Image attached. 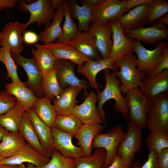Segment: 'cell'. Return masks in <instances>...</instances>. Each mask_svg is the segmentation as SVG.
<instances>
[{
  "mask_svg": "<svg viewBox=\"0 0 168 168\" xmlns=\"http://www.w3.org/2000/svg\"><path fill=\"white\" fill-rule=\"evenodd\" d=\"M105 86L102 91L96 90L98 103L97 107L98 111L104 123L106 125L105 114L103 110L104 104L111 99L115 100L114 108L117 112L120 113L123 118L128 120V109L125 99L123 96L120 89L121 82L117 78L114 71H110L109 69L103 70Z\"/></svg>",
  "mask_w": 168,
  "mask_h": 168,
  "instance_id": "6da1fadb",
  "label": "cell"
},
{
  "mask_svg": "<svg viewBox=\"0 0 168 168\" xmlns=\"http://www.w3.org/2000/svg\"><path fill=\"white\" fill-rule=\"evenodd\" d=\"M136 56L132 54L128 57L118 60L114 65L119 70L114 71L121 82L120 89L125 94L128 91L140 86L142 79L146 76L143 72H139L136 68Z\"/></svg>",
  "mask_w": 168,
  "mask_h": 168,
  "instance_id": "7a4b0ae2",
  "label": "cell"
},
{
  "mask_svg": "<svg viewBox=\"0 0 168 168\" xmlns=\"http://www.w3.org/2000/svg\"><path fill=\"white\" fill-rule=\"evenodd\" d=\"M146 126L150 132L168 135V93L161 94L151 100Z\"/></svg>",
  "mask_w": 168,
  "mask_h": 168,
  "instance_id": "3957f363",
  "label": "cell"
},
{
  "mask_svg": "<svg viewBox=\"0 0 168 168\" xmlns=\"http://www.w3.org/2000/svg\"><path fill=\"white\" fill-rule=\"evenodd\" d=\"M50 0H38L31 3H27L25 0L18 1L17 4L19 9L21 12H28L30 16L28 21L22 23L21 29L23 34L26 31L27 27L32 23L36 22L37 26L44 24L45 27L50 24L55 12L52 8Z\"/></svg>",
  "mask_w": 168,
  "mask_h": 168,
  "instance_id": "277c9868",
  "label": "cell"
},
{
  "mask_svg": "<svg viewBox=\"0 0 168 168\" xmlns=\"http://www.w3.org/2000/svg\"><path fill=\"white\" fill-rule=\"evenodd\" d=\"M128 109V120L142 129L146 127V118L151 100L147 98L138 87L127 91L124 96Z\"/></svg>",
  "mask_w": 168,
  "mask_h": 168,
  "instance_id": "5b68a950",
  "label": "cell"
},
{
  "mask_svg": "<svg viewBox=\"0 0 168 168\" xmlns=\"http://www.w3.org/2000/svg\"><path fill=\"white\" fill-rule=\"evenodd\" d=\"M142 129L131 122L127 124L126 135L117 148V155L125 165L132 166L136 153L142 146Z\"/></svg>",
  "mask_w": 168,
  "mask_h": 168,
  "instance_id": "8992f818",
  "label": "cell"
},
{
  "mask_svg": "<svg viewBox=\"0 0 168 168\" xmlns=\"http://www.w3.org/2000/svg\"><path fill=\"white\" fill-rule=\"evenodd\" d=\"M126 135L120 125L114 127L106 133H100L94 137L92 148H103L106 151V156L102 168H105L113 162L117 155L118 147Z\"/></svg>",
  "mask_w": 168,
  "mask_h": 168,
  "instance_id": "52a82bcc",
  "label": "cell"
},
{
  "mask_svg": "<svg viewBox=\"0 0 168 168\" xmlns=\"http://www.w3.org/2000/svg\"><path fill=\"white\" fill-rule=\"evenodd\" d=\"M135 40L133 52L137 56V70L139 72H144L146 76L148 77L157 67L164 49L168 44L162 41L154 49L149 50L142 46L140 41Z\"/></svg>",
  "mask_w": 168,
  "mask_h": 168,
  "instance_id": "ba28073f",
  "label": "cell"
},
{
  "mask_svg": "<svg viewBox=\"0 0 168 168\" xmlns=\"http://www.w3.org/2000/svg\"><path fill=\"white\" fill-rule=\"evenodd\" d=\"M75 64L69 60L58 59L56 60L53 68L56 72L58 84L63 91L70 86L81 87L83 90L82 99H85L89 94L87 89L89 85L86 79H80L75 75Z\"/></svg>",
  "mask_w": 168,
  "mask_h": 168,
  "instance_id": "9c48e42d",
  "label": "cell"
},
{
  "mask_svg": "<svg viewBox=\"0 0 168 168\" xmlns=\"http://www.w3.org/2000/svg\"><path fill=\"white\" fill-rule=\"evenodd\" d=\"M109 21L112 31V44L109 58L114 63L132 54L136 40L125 35L118 19Z\"/></svg>",
  "mask_w": 168,
  "mask_h": 168,
  "instance_id": "30bf717a",
  "label": "cell"
},
{
  "mask_svg": "<svg viewBox=\"0 0 168 168\" xmlns=\"http://www.w3.org/2000/svg\"><path fill=\"white\" fill-rule=\"evenodd\" d=\"M11 55L16 65L22 67L27 74L28 80L25 82L26 86L37 98L44 97L41 72L36 65L34 57L26 58L20 54L13 53Z\"/></svg>",
  "mask_w": 168,
  "mask_h": 168,
  "instance_id": "8fae6325",
  "label": "cell"
},
{
  "mask_svg": "<svg viewBox=\"0 0 168 168\" xmlns=\"http://www.w3.org/2000/svg\"><path fill=\"white\" fill-rule=\"evenodd\" d=\"M124 31L127 37L150 45L157 46L162 41L168 39L166 25L157 21L147 27L142 26L133 30Z\"/></svg>",
  "mask_w": 168,
  "mask_h": 168,
  "instance_id": "7c38bea8",
  "label": "cell"
},
{
  "mask_svg": "<svg viewBox=\"0 0 168 168\" xmlns=\"http://www.w3.org/2000/svg\"><path fill=\"white\" fill-rule=\"evenodd\" d=\"M125 0H100L91 8V22L118 19L124 14Z\"/></svg>",
  "mask_w": 168,
  "mask_h": 168,
  "instance_id": "4fadbf2b",
  "label": "cell"
},
{
  "mask_svg": "<svg viewBox=\"0 0 168 168\" xmlns=\"http://www.w3.org/2000/svg\"><path fill=\"white\" fill-rule=\"evenodd\" d=\"M49 160V158L43 154L26 142L24 146L13 156L3 159L0 162V164L18 166L26 162L33 164L38 168L47 164Z\"/></svg>",
  "mask_w": 168,
  "mask_h": 168,
  "instance_id": "5bb4252c",
  "label": "cell"
},
{
  "mask_svg": "<svg viewBox=\"0 0 168 168\" xmlns=\"http://www.w3.org/2000/svg\"><path fill=\"white\" fill-rule=\"evenodd\" d=\"M22 23L10 21L0 32V45L8 49L11 53L20 54L23 50Z\"/></svg>",
  "mask_w": 168,
  "mask_h": 168,
  "instance_id": "9a60e30c",
  "label": "cell"
},
{
  "mask_svg": "<svg viewBox=\"0 0 168 168\" xmlns=\"http://www.w3.org/2000/svg\"><path fill=\"white\" fill-rule=\"evenodd\" d=\"M88 31L95 36L97 48L101 58H108L112 44L110 21L91 22Z\"/></svg>",
  "mask_w": 168,
  "mask_h": 168,
  "instance_id": "2e32d148",
  "label": "cell"
},
{
  "mask_svg": "<svg viewBox=\"0 0 168 168\" xmlns=\"http://www.w3.org/2000/svg\"><path fill=\"white\" fill-rule=\"evenodd\" d=\"M97 101L96 93L91 90L82 103L75 105L72 114L82 124L104 123L96 105Z\"/></svg>",
  "mask_w": 168,
  "mask_h": 168,
  "instance_id": "e0dca14e",
  "label": "cell"
},
{
  "mask_svg": "<svg viewBox=\"0 0 168 168\" xmlns=\"http://www.w3.org/2000/svg\"><path fill=\"white\" fill-rule=\"evenodd\" d=\"M106 69L114 71L119 70L114 65V62L111 59L101 58L97 60H90L85 62L82 65L78 66L77 71L86 77L91 87L95 90L100 91L96 82V75L101 71Z\"/></svg>",
  "mask_w": 168,
  "mask_h": 168,
  "instance_id": "ac0fdd59",
  "label": "cell"
},
{
  "mask_svg": "<svg viewBox=\"0 0 168 168\" xmlns=\"http://www.w3.org/2000/svg\"><path fill=\"white\" fill-rule=\"evenodd\" d=\"M56 59L70 61L78 66L82 65L91 59L80 52L71 41L51 43L44 45Z\"/></svg>",
  "mask_w": 168,
  "mask_h": 168,
  "instance_id": "d6986e66",
  "label": "cell"
},
{
  "mask_svg": "<svg viewBox=\"0 0 168 168\" xmlns=\"http://www.w3.org/2000/svg\"><path fill=\"white\" fill-rule=\"evenodd\" d=\"M139 89L148 99L168 93V69H165L153 78L145 77L142 80Z\"/></svg>",
  "mask_w": 168,
  "mask_h": 168,
  "instance_id": "ffe728a7",
  "label": "cell"
},
{
  "mask_svg": "<svg viewBox=\"0 0 168 168\" xmlns=\"http://www.w3.org/2000/svg\"><path fill=\"white\" fill-rule=\"evenodd\" d=\"M51 130L54 139L53 147L63 156L75 159L84 156L82 148L73 144L70 136L54 126Z\"/></svg>",
  "mask_w": 168,
  "mask_h": 168,
  "instance_id": "44dd1931",
  "label": "cell"
},
{
  "mask_svg": "<svg viewBox=\"0 0 168 168\" xmlns=\"http://www.w3.org/2000/svg\"><path fill=\"white\" fill-rule=\"evenodd\" d=\"M26 112L41 144L47 156L50 158L54 149L53 147L54 139L51 128L40 119L35 113L33 108L29 109Z\"/></svg>",
  "mask_w": 168,
  "mask_h": 168,
  "instance_id": "7402d4cb",
  "label": "cell"
},
{
  "mask_svg": "<svg viewBox=\"0 0 168 168\" xmlns=\"http://www.w3.org/2000/svg\"><path fill=\"white\" fill-rule=\"evenodd\" d=\"M5 90L14 97L16 102L25 112L33 108L38 99L32 91L27 87L25 82L11 83L6 84Z\"/></svg>",
  "mask_w": 168,
  "mask_h": 168,
  "instance_id": "603a6c76",
  "label": "cell"
},
{
  "mask_svg": "<svg viewBox=\"0 0 168 168\" xmlns=\"http://www.w3.org/2000/svg\"><path fill=\"white\" fill-rule=\"evenodd\" d=\"M149 4H144L132 8L118 19L124 30H133L146 24Z\"/></svg>",
  "mask_w": 168,
  "mask_h": 168,
  "instance_id": "cb8c5ba5",
  "label": "cell"
},
{
  "mask_svg": "<svg viewBox=\"0 0 168 168\" xmlns=\"http://www.w3.org/2000/svg\"><path fill=\"white\" fill-rule=\"evenodd\" d=\"M100 124H82L74 137L77 144L82 149L84 156H90L92 153V145L95 137L104 129Z\"/></svg>",
  "mask_w": 168,
  "mask_h": 168,
  "instance_id": "d4e9b609",
  "label": "cell"
},
{
  "mask_svg": "<svg viewBox=\"0 0 168 168\" xmlns=\"http://www.w3.org/2000/svg\"><path fill=\"white\" fill-rule=\"evenodd\" d=\"M82 88L80 86H70L65 89L60 96L53 99V105L57 115L72 114L76 104V99Z\"/></svg>",
  "mask_w": 168,
  "mask_h": 168,
  "instance_id": "484cf974",
  "label": "cell"
},
{
  "mask_svg": "<svg viewBox=\"0 0 168 168\" xmlns=\"http://www.w3.org/2000/svg\"><path fill=\"white\" fill-rule=\"evenodd\" d=\"M71 41L80 52L91 60L102 58L97 48L95 37L90 32L79 31Z\"/></svg>",
  "mask_w": 168,
  "mask_h": 168,
  "instance_id": "4316f807",
  "label": "cell"
},
{
  "mask_svg": "<svg viewBox=\"0 0 168 168\" xmlns=\"http://www.w3.org/2000/svg\"><path fill=\"white\" fill-rule=\"evenodd\" d=\"M65 1L71 16L78 21L77 27L79 31H88L92 21L91 8L84 5L79 6L76 0H68Z\"/></svg>",
  "mask_w": 168,
  "mask_h": 168,
  "instance_id": "83f0119b",
  "label": "cell"
},
{
  "mask_svg": "<svg viewBox=\"0 0 168 168\" xmlns=\"http://www.w3.org/2000/svg\"><path fill=\"white\" fill-rule=\"evenodd\" d=\"M64 16L63 5L55 12L52 23L48 26L45 27L39 35V40L44 43V45L53 43L60 38L62 33L61 25Z\"/></svg>",
  "mask_w": 168,
  "mask_h": 168,
  "instance_id": "f1b7e54d",
  "label": "cell"
},
{
  "mask_svg": "<svg viewBox=\"0 0 168 168\" xmlns=\"http://www.w3.org/2000/svg\"><path fill=\"white\" fill-rule=\"evenodd\" d=\"M18 132L26 142L48 157L39 141L26 112H24L22 114Z\"/></svg>",
  "mask_w": 168,
  "mask_h": 168,
  "instance_id": "f546056e",
  "label": "cell"
},
{
  "mask_svg": "<svg viewBox=\"0 0 168 168\" xmlns=\"http://www.w3.org/2000/svg\"><path fill=\"white\" fill-rule=\"evenodd\" d=\"M26 142L18 131L8 132L0 142V156L5 158L12 156Z\"/></svg>",
  "mask_w": 168,
  "mask_h": 168,
  "instance_id": "4dcf8cb0",
  "label": "cell"
},
{
  "mask_svg": "<svg viewBox=\"0 0 168 168\" xmlns=\"http://www.w3.org/2000/svg\"><path fill=\"white\" fill-rule=\"evenodd\" d=\"M35 47L36 49L32 48L31 52L39 70L44 73L53 68L56 59L50 50L44 45L37 44Z\"/></svg>",
  "mask_w": 168,
  "mask_h": 168,
  "instance_id": "1f68e13d",
  "label": "cell"
},
{
  "mask_svg": "<svg viewBox=\"0 0 168 168\" xmlns=\"http://www.w3.org/2000/svg\"><path fill=\"white\" fill-rule=\"evenodd\" d=\"M40 119L49 127L54 125L57 114L50 100L44 97L38 99L33 108Z\"/></svg>",
  "mask_w": 168,
  "mask_h": 168,
  "instance_id": "d6a6232c",
  "label": "cell"
},
{
  "mask_svg": "<svg viewBox=\"0 0 168 168\" xmlns=\"http://www.w3.org/2000/svg\"><path fill=\"white\" fill-rule=\"evenodd\" d=\"M24 112L16 102L6 113L0 115V124L8 132L18 131L21 116Z\"/></svg>",
  "mask_w": 168,
  "mask_h": 168,
  "instance_id": "836d02e7",
  "label": "cell"
},
{
  "mask_svg": "<svg viewBox=\"0 0 168 168\" xmlns=\"http://www.w3.org/2000/svg\"><path fill=\"white\" fill-rule=\"evenodd\" d=\"M41 73L44 97L51 100L61 96L64 91L58 84L54 68Z\"/></svg>",
  "mask_w": 168,
  "mask_h": 168,
  "instance_id": "e575fe53",
  "label": "cell"
},
{
  "mask_svg": "<svg viewBox=\"0 0 168 168\" xmlns=\"http://www.w3.org/2000/svg\"><path fill=\"white\" fill-rule=\"evenodd\" d=\"M82 124L81 121L72 114L57 115L53 126L72 138Z\"/></svg>",
  "mask_w": 168,
  "mask_h": 168,
  "instance_id": "d590c367",
  "label": "cell"
},
{
  "mask_svg": "<svg viewBox=\"0 0 168 168\" xmlns=\"http://www.w3.org/2000/svg\"><path fill=\"white\" fill-rule=\"evenodd\" d=\"M106 156L104 149H96L90 156L76 159L75 168H102Z\"/></svg>",
  "mask_w": 168,
  "mask_h": 168,
  "instance_id": "8d00e7d4",
  "label": "cell"
},
{
  "mask_svg": "<svg viewBox=\"0 0 168 168\" xmlns=\"http://www.w3.org/2000/svg\"><path fill=\"white\" fill-rule=\"evenodd\" d=\"M63 6L65 20L62 28L61 35L57 40L58 42L71 41L74 36L79 32L77 26L72 18L65 0Z\"/></svg>",
  "mask_w": 168,
  "mask_h": 168,
  "instance_id": "74e56055",
  "label": "cell"
},
{
  "mask_svg": "<svg viewBox=\"0 0 168 168\" xmlns=\"http://www.w3.org/2000/svg\"><path fill=\"white\" fill-rule=\"evenodd\" d=\"M168 2L165 0H152L149 4L146 24L152 25L168 13Z\"/></svg>",
  "mask_w": 168,
  "mask_h": 168,
  "instance_id": "f35d334b",
  "label": "cell"
},
{
  "mask_svg": "<svg viewBox=\"0 0 168 168\" xmlns=\"http://www.w3.org/2000/svg\"><path fill=\"white\" fill-rule=\"evenodd\" d=\"M0 62L4 65L7 69V77L10 78L12 82H21L17 75V65L11 56L10 51L3 46L0 47Z\"/></svg>",
  "mask_w": 168,
  "mask_h": 168,
  "instance_id": "ab89813d",
  "label": "cell"
},
{
  "mask_svg": "<svg viewBox=\"0 0 168 168\" xmlns=\"http://www.w3.org/2000/svg\"><path fill=\"white\" fill-rule=\"evenodd\" d=\"M51 157L47 164L38 168H75V158L65 157L56 149L53 150Z\"/></svg>",
  "mask_w": 168,
  "mask_h": 168,
  "instance_id": "60d3db41",
  "label": "cell"
},
{
  "mask_svg": "<svg viewBox=\"0 0 168 168\" xmlns=\"http://www.w3.org/2000/svg\"><path fill=\"white\" fill-rule=\"evenodd\" d=\"M146 143L149 151L154 150L158 153L162 149L168 148V135L151 132L146 140Z\"/></svg>",
  "mask_w": 168,
  "mask_h": 168,
  "instance_id": "b9f144b4",
  "label": "cell"
},
{
  "mask_svg": "<svg viewBox=\"0 0 168 168\" xmlns=\"http://www.w3.org/2000/svg\"><path fill=\"white\" fill-rule=\"evenodd\" d=\"M16 103L15 98L5 90L0 91V115L6 113Z\"/></svg>",
  "mask_w": 168,
  "mask_h": 168,
  "instance_id": "7bdbcfd3",
  "label": "cell"
},
{
  "mask_svg": "<svg viewBox=\"0 0 168 168\" xmlns=\"http://www.w3.org/2000/svg\"><path fill=\"white\" fill-rule=\"evenodd\" d=\"M165 69H168V44L164 49L161 60L157 67L148 77H154Z\"/></svg>",
  "mask_w": 168,
  "mask_h": 168,
  "instance_id": "ee69618b",
  "label": "cell"
},
{
  "mask_svg": "<svg viewBox=\"0 0 168 168\" xmlns=\"http://www.w3.org/2000/svg\"><path fill=\"white\" fill-rule=\"evenodd\" d=\"M157 153L155 151H149L147 161L138 168H159L156 162Z\"/></svg>",
  "mask_w": 168,
  "mask_h": 168,
  "instance_id": "f6af8a7d",
  "label": "cell"
},
{
  "mask_svg": "<svg viewBox=\"0 0 168 168\" xmlns=\"http://www.w3.org/2000/svg\"><path fill=\"white\" fill-rule=\"evenodd\" d=\"M156 162L159 168H168V148L157 153Z\"/></svg>",
  "mask_w": 168,
  "mask_h": 168,
  "instance_id": "bcb514c9",
  "label": "cell"
},
{
  "mask_svg": "<svg viewBox=\"0 0 168 168\" xmlns=\"http://www.w3.org/2000/svg\"><path fill=\"white\" fill-rule=\"evenodd\" d=\"M23 41L28 44L36 43L39 40V36L35 32L31 31H26L24 33Z\"/></svg>",
  "mask_w": 168,
  "mask_h": 168,
  "instance_id": "7dc6e473",
  "label": "cell"
},
{
  "mask_svg": "<svg viewBox=\"0 0 168 168\" xmlns=\"http://www.w3.org/2000/svg\"><path fill=\"white\" fill-rule=\"evenodd\" d=\"M152 1V0H125L126 5L124 14L133 7L141 4H149Z\"/></svg>",
  "mask_w": 168,
  "mask_h": 168,
  "instance_id": "c3c4849f",
  "label": "cell"
},
{
  "mask_svg": "<svg viewBox=\"0 0 168 168\" xmlns=\"http://www.w3.org/2000/svg\"><path fill=\"white\" fill-rule=\"evenodd\" d=\"M18 2L17 0H0V11L15 7Z\"/></svg>",
  "mask_w": 168,
  "mask_h": 168,
  "instance_id": "681fc988",
  "label": "cell"
},
{
  "mask_svg": "<svg viewBox=\"0 0 168 168\" xmlns=\"http://www.w3.org/2000/svg\"><path fill=\"white\" fill-rule=\"evenodd\" d=\"M131 167L125 165L122 159L117 155L113 162L108 167L105 168H131Z\"/></svg>",
  "mask_w": 168,
  "mask_h": 168,
  "instance_id": "f907efd6",
  "label": "cell"
},
{
  "mask_svg": "<svg viewBox=\"0 0 168 168\" xmlns=\"http://www.w3.org/2000/svg\"><path fill=\"white\" fill-rule=\"evenodd\" d=\"M64 0H52L51 1V6L54 10H58L63 4Z\"/></svg>",
  "mask_w": 168,
  "mask_h": 168,
  "instance_id": "816d5d0a",
  "label": "cell"
},
{
  "mask_svg": "<svg viewBox=\"0 0 168 168\" xmlns=\"http://www.w3.org/2000/svg\"><path fill=\"white\" fill-rule=\"evenodd\" d=\"M100 0H81L82 5L88 6L91 8L96 4Z\"/></svg>",
  "mask_w": 168,
  "mask_h": 168,
  "instance_id": "f5cc1de1",
  "label": "cell"
},
{
  "mask_svg": "<svg viewBox=\"0 0 168 168\" xmlns=\"http://www.w3.org/2000/svg\"><path fill=\"white\" fill-rule=\"evenodd\" d=\"M157 21L168 25V14L167 13L158 19Z\"/></svg>",
  "mask_w": 168,
  "mask_h": 168,
  "instance_id": "db71d44e",
  "label": "cell"
},
{
  "mask_svg": "<svg viewBox=\"0 0 168 168\" xmlns=\"http://www.w3.org/2000/svg\"><path fill=\"white\" fill-rule=\"evenodd\" d=\"M8 132L0 124V141H1L3 136Z\"/></svg>",
  "mask_w": 168,
  "mask_h": 168,
  "instance_id": "11a10c76",
  "label": "cell"
},
{
  "mask_svg": "<svg viewBox=\"0 0 168 168\" xmlns=\"http://www.w3.org/2000/svg\"><path fill=\"white\" fill-rule=\"evenodd\" d=\"M19 168H37L34 165L32 164L27 163V166H26L23 164L18 165Z\"/></svg>",
  "mask_w": 168,
  "mask_h": 168,
  "instance_id": "9f6ffc18",
  "label": "cell"
},
{
  "mask_svg": "<svg viewBox=\"0 0 168 168\" xmlns=\"http://www.w3.org/2000/svg\"><path fill=\"white\" fill-rule=\"evenodd\" d=\"M0 168H19L16 165H11L7 164H0Z\"/></svg>",
  "mask_w": 168,
  "mask_h": 168,
  "instance_id": "6f0895ef",
  "label": "cell"
},
{
  "mask_svg": "<svg viewBox=\"0 0 168 168\" xmlns=\"http://www.w3.org/2000/svg\"><path fill=\"white\" fill-rule=\"evenodd\" d=\"M141 166V162L139 161H136L133 163L131 168H138Z\"/></svg>",
  "mask_w": 168,
  "mask_h": 168,
  "instance_id": "680465c9",
  "label": "cell"
},
{
  "mask_svg": "<svg viewBox=\"0 0 168 168\" xmlns=\"http://www.w3.org/2000/svg\"><path fill=\"white\" fill-rule=\"evenodd\" d=\"M4 158H5L0 156V162Z\"/></svg>",
  "mask_w": 168,
  "mask_h": 168,
  "instance_id": "91938a15",
  "label": "cell"
}]
</instances>
